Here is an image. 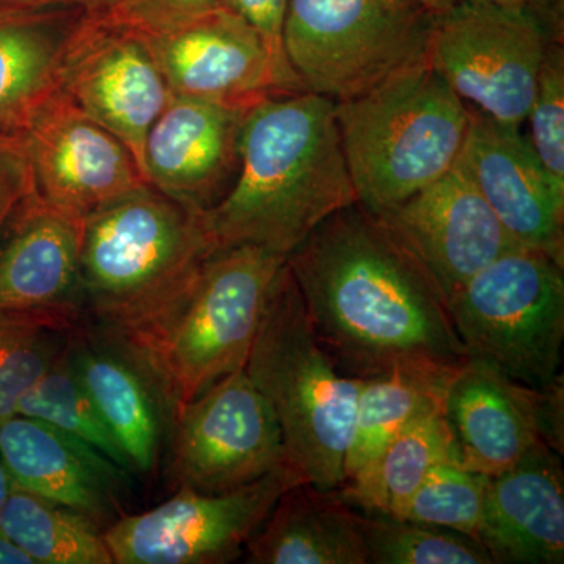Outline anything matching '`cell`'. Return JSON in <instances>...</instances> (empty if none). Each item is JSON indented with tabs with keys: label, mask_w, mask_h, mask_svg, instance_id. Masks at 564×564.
<instances>
[{
	"label": "cell",
	"mask_w": 564,
	"mask_h": 564,
	"mask_svg": "<svg viewBox=\"0 0 564 564\" xmlns=\"http://www.w3.org/2000/svg\"><path fill=\"white\" fill-rule=\"evenodd\" d=\"M285 263L340 373L452 372L469 358L443 293L361 204L329 215Z\"/></svg>",
	"instance_id": "cell-1"
},
{
	"label": "cell",
	"mask_w": 564,
	"mask_h": 564,
	"mask_svg": "<svg viewBox=\"0 0 564 564\" xmlns=\"http://www.w3.org/2000/svg\"><path fill=\"white\" fill-rule=\"evenodd\" d=\"M355 203L336 102L284 93L248 111L239 172L202 223L214 251L252 245L288 258L329 215Z\"/></svg>",
	"instance_id": "cell-2"
},
{
	"label": "cell",
	"mask_w": 564,
	"mask_h": 564,
	"mask_svg": "<svg viewBox=\"0 0 564 564\" xmlns=\"http://www.w3.org/2000/svg\"><path fill=\"white\" fill-rule=\"evenodd\" d=\"M285 261L252 245L212 252L154 314L107 333L151 378L170 422L210 386L245 369Z\"/></svg>",
	"instance_id": "cell-3"
},
{
	"label": "cell",
	"mask_w": 564,
	"mask_h": 564,
	"mask_svg": "<svg viewBox=\"0 0 564 564\" xmlns=\"http://www.w3.org/2000/svg\"><path fill=\"white\" fill-rule=\"evenodd\" d=\"M245 370L276 415L289 464L306 484L339 489L362 380L340 373L323 350L288 263Z\"/></svg>",
	"instance_id": "cell-4"
},
{
	"label": "cell",
	"mask_w": 564,
	"mask_h": 564,
	"mask_svg": "<svg viewBox=\"0 0 564 564\" xmlns=\"http://www.w3.org/2000/svg\"><path fill=\"white\" fill-rule=\"evenodd\" d=\"M336 110L358 203L373 215L451 172L470 124L467 104L426 61Z\"/></svg>",
	"instance_id": "cell-5"
},
{
	"label": "cell",
	"mask_w": 564,
	"mask_h": 564,
	"mask_svg": "<svg viewBox=\"0 0 564 564\" xmlns=\"http://www.w3.org/2000/svg\"><path fill=\"white\" fill-rule=\"evenodd\" d=\"M212 252L202 214L143 185L85 215L80 310L102 332H126L180 292Z\"/></svg>",
	"instance_id": "cell-6"
},
{
	"label": "cell",
	"mask_w": 564,
	"mask_h": 564,
	"mask_svg": "<svg viewBox=\"0 0 564 564\" xmlns=\"http://www.w3.org/2000/svg\"><path fill=\"white\" fill-rule=\"evenodd\" d=\"M434 14L421 0H289L285 58L304 90L348 101L426 61Z\"/></svg>",
	"instance_id": "cell-7"
},
{
	"label": "cell",
	"mask_w": 564,
	"mask_h": 564,
	"mask_svg": "<svg viewBox=\"0 0 564 564\" xmlns=\"http://www.w3.org/2000/svg\"><path fill=\"white\" fill-rule=\"evenodd\" d=\"M469 358L540 388L558 377L564 340V265L516 248L486 265L447 300Z\"/></svg>",
	"instance_id": "cell-8"
},
{
	"label": "cell",
	"mask_w": 564,
	"mask_h": 564,
	"mask_svg": "<svg viewBox=\"0 0 564 564\" xmlns=\"http://www.w3.org/2000/svg\"><path fill=\"white\" fill-rule=\"evenodd\" d=\"M554 39L525 11L458 2L434 14L426 62L464 104L521 128Z\"/></svg>",
	"instance_id": "cell-9"
},
{
	"label": "cell",
	"mask_w": 564,
	"mask_h": 564,
	"mask_svg": "<svg viewBox=\"0 0 564 564\" xmlns=\"http://www.w3.org/2000/svg\"><path fill=\"white\" fill-rule=\"evenodd\" d=\"M306 484L288 464L232 491L181 486L165 503L115 519L104 540L117 564H221L242 555L281 494Z\"/></svg>",
	"instance_id": "cell-10"
},
{
	"label": "cell",
	"mask_w": 564,
	"mask_h": 564,
	"mask_svg": "<svg viewBox=\"0 0 564 564\" xmlns=\"http://www.w3.org/2000/svg\"><path fill=\"white\" fill-rule=\"evenodd\" d=\"M57 88L115 133L141 170L148 132L173 98L143 32L106 10L84 11L63 47Z\"/></svg>",
	"instance_id": "cell-11"
},
{
	"label": "cell",
	"mask_w": 564,
	"mask_h": 564,
	"mask_svg": "<svg viewBox=\"0 0 564 564\" xmlns=\"http://www.w3.org/2000/svg\"><path fill=\"white\" fill-rule=\"evenodd\" d=\"M443 410L456 459L466 469L496 477L540 444L563 456L562 373L534 388L480 359L467 358L448 378Z\"/></svg>",
	"instance_id": "cell-12"
},
{
	"label": "cell",
	"mask_w": 564,
	"mask_h": 564,
	"mask_svg": "<svg viewBox=\"0 0 564 564\" xmlns=\"http://www.w3.org/2000/svg\"><path fill=\"white\" fill-rule=\"evenodd\" d=\"M173 425L174 477L193 491H232L289 464L276 415L245 369L210 386Z\"/></svg>",
	"instance_id": "cell-13"
},
{
	"label": "cell",
	"mask_w": 564,
	"mask_h": 564,
	"mask_svg": "<svg viewBox=\"0 0 564 564\" xmlns=\"http://www.w3.org/2000/svg\"><path fill=\"white\" fill-rule=\"evenodd\" d=\"M11 133L28 159L33 188L65 209L87 215L147 185L131 150L58 88Z\"/></svg>",
	"instance_id": "cell-14"
},
{
	"label": "cell",
	"mask_w": 564,
	"mask_h": 564,
	"mask_svg": "<svg viewBox=\"0 0 564 564\" xmlns=\"http://www.w3.org/2000/svg\"><path fill=\"white\" fill-rule=\"evenodd\" d=\"M143 33L174 96L250 110L272 96L306 91L282 73L262 36L226 7Z\"/></svg>",
	"instance_id": "cell-15"
},
{
	"label": "cell",
	"mask_w": 564,
	"mask_h": 564,
	"mask_svg": "<svg viewBox=\"0 0 564 564\" xmlns=\"http://www.w3.org/2000/svg\"><path fill=\"white\" fill-rule=\"evenodd\" d=\"M375 217L432 278L445 303L505 252L524 248L505 231L458 163L406 202Z\"/></svg>",
	"instance_id": "cell-16"
},
{
	"label": "cell",
	"mask_w": 564,
	"mask_h": 564,
	"mask_svg": "<svg viewBox=\"0 0 564 564\" xmlns=\"http://www.w3.org/2000/svg\"><path fill=\"white\" fill-rule=\"evenodd\" d=\"M469 110V132L456 163L516 243L564 265V188L545 173L519 126Z\"/></svg>",
	"instance_id": "cell-17"
},
{
	"label": "cell",
	"mask_w": 564,
	"mask_h": 564,
	"mask_svg": "<svg viewBox=\"0 0 564 564\" xmlns=\"http://www.w3.org/2000/svg\"><path fill=\"white\" fill-rule=\"evenodd\" d=\"M250 110L173 95L144 140L147 184L195 214L214 207L239 172Z\"/></svg>",
	"instance_id": "cell-18"
},
{
	"label": "cell",
	"mask_w": 564,
	"mask_h": 564,
	"mask_svg": "<svg viewBox=\"0 0 564 564\" xmlns=\"http://www.w3.org/2000/svg\"><path fill=\"white\" fill-rule=\"evenodd\" d=\"M85 215L31 188L0 225V311L82 314L79 254Z\"/></svg>",
	"instance_id": "cell-19"
},
{
	"label": "cell",
	"mask_w": 564,
	"mask_h": 564,
	"mask_svg": "<svg viewBox=\"0 0 564 564\" xmlns=\"http://www.w3.org/2000/svg\"><path fill=\"white\" fill-rule=\"evenodd\" d=\"M0 458L13 488L87 514L101 527L117 516L131 481V474L98 448L28 415L0 423Z\"/></svg>",
	"instance_id": "cell-20"
},
{
	"label": "cell",
	"mask_w": 564,
	"mask_h": 564,
	"mask_svg": "<svg viewBox=\"0 0 564 564\" xmlns=\"http://www.w3.org/2000/svg\"><path fill=\"white\" fill-rule=\"evenodd\" d=\"M477 540L494 563L562 564V455L540 444L511 469L489 478Z\"/></svg>",
	"instance_id": "cell-21"
},
{
	"label": "cell",
	"mask_w": 564,
	"mask_h": 564,
	"mask_svg": "<svg viewBox=\"0 0 564 564\" xmlns=\"http://www.w3.org/2000/svg\"><path fill=\"white\" fill-rule=\"evenodd\" d=\"M68 352L82 383L131 463L132 474L154 473L170 415L151 378L118 340L99 328L77 326L70 334Z\"/></svg>",
	"instance_id": "cell-22"
},
{
	"label": "cell",
	"mask_w": 564,
	"mask_h": 564,
	"mask_svg": "<svg viewBox=\"0 0 564 564\" xmlns=\"http://www.w3.org/2000/svg\"><path fill=\"white\" fill-rule=\"evenodd\" d=\"M250 564H369L361 511L339 489L311 484L281 494L248 544Z\"/></svg>",
	"instance_id": "cell-23"
},
{
	"label": "cell",
	"mask_w": 564,
	"mask_h": 564,
	"mask_svg": "<svg viewBox=\"0 0 564 564\" xmlns=\"http://www.w3.org/2000/svg\"><path fill=\"white\" fill-rule=\"evenodd\" d=\"M452 372L400 369L364 378L350 444L345 456V499L369 513L373 510L378 467L395 434L429 404L443 399Z\"/></svg>",
	"instance_id": "cell-24"
},
{
	"label": "cell",
	"mask_w": 564,
	"mask_h": 564,
	"mask_svg": "<svg viewBox=\"0 0 564 564\" xmlns=\"http://www.w3.org/2000/svg\"><path fill=\"white\" fill-rule=\"evenodd\" d=\"M57 9L29 10L0 3V135L57 88L58 66L70 28Z\"/></svg>",
	"instance_id": "cell-25"
},
{
	"label": "cell",
	"mask_w": 564,
	"mask_h": 564,
	"mask_svg": "<svg viewBox=\"0 0 564 564\" xmlns=\"http://www.w3.org/2000/svg\"><path fill=\"white\" fill-rule=\"evenodd\" d=\"M0 532L36 564H113L98 522L22 489L11 488Z\"/></svg>",
	"instance_id": "cell-26"
},
{
	"label": "cell",
	"mask_w": 564,
	"mask_h": 564,
	"mask_svg": "<svg viewBox=\"0 0 564 564\" xmlns=\"http://www.w3.org/2000/svg\"><path fill=\"white\" fill-rule=\"evenodd\" d=\"M80 325L74 311H0V423L51 369Z\"/></svg>",
	"instance_id": "cell-27"
},
{
	"label": "cell",
	"mask_w": 564,
	"mask_h": 564,
	"mask_svg": "<svg viewBox=\"0 0 564 564\" xmlns=\"http://www.w3.org/2000/svg\"><path fill=\"white\" fill-rule=\"evenodd\" d=\"M455 462L456 451L443 399L414 415L393 437L378 467L373 510L402 518L411 497L437 464Z\"/></svg>",
	"instance_id": "cell-28"
},
{
	"label": "cell",
	"mask_w": 564,
	"mask_h": 564,
	"mask_svg": "<svg viewBox=\"0 0 564 564\" xmlns=\"http://www.w3.org/2000/svg\"><path fill=\"white\" fill-rule=\"evenodd\" d=\"M17 414L39 419L84 441L132 474L131 463L104 421L95 400L74 369L68 347L50 370L25 392Z\"/></svg>",
	"instance_id": "cell-29"
},
{
	"label": "cell",
	"mask_w": 564,
	"mask_h": 564,
	"mask_svg": "<svg viewBox=\"0 0 564 564\" xmlns=\"http://www.w3.org/2000/svg\"><path fill=\"white\" fill-rule=\"evenodd\" d=\"M361 530L370 563L494 564L484 544L443 527L361 511Z\"/></svg>",
	"instance_id": "cell-30"
},
{
	"label": "cell",
	"mask_w": 564,
	"mask_h": 564,
	"mask_svg": "<svg viewBox=\"0 0 564 564\" xmlns=\"http://www.w3.org/2000/svg\"><path fill=\"white\" fill-rule=\"evenodd\" d=\"M489 478L455 462L437 464L415 489L402 518L477 540Z\"/></svg>",
	"instance_id": "cell-31"
},
{
	"label": "cell",
	"mask_w": 564,
	"mask_h": 564,
	"mask_svg": "<svg viewBox=\"0 0 564 564\" xmlns=\"http://www.w3.org/2000/svg\"><path fill=\"white\" fill-rule=\"evenodd\" d=\"M527 121V137L538 161L564 188V50L563 40L554 39L545 50L536 91Z\"/></svg>",
	"instance_id": "cell-32"
},
{
	"label": "cell",
	"mask_w": 564,
	"mask_h": 564,
	"mask_svg": "<svg viewBox=\"0 0 564 564\" xmlns=\"http://www.w3.org/2000/svg\"><path fill=\"white\" fill-rule=\"evenodd\" d=\"M223 0H110L101 10L141 32H155L221 7Z\"/></svg>",
	"instance_id": "cell-33"
},
{
	"label": "cell",
	"mask_w": 564,
	"mask_h": 564,
	"mask_svg": "<svg viewBox=\"0 0 564 564\" xmlns=\"http://www.w3.org/2000/svg\"><path fill=\"white\" fill-rule=\"evenodd\" d=\"M288 6L289 0H223L221 2V7L239 14L262 36L263 43L269 47L270 54L282 73L300 84L299 77L285 58L284 44H282V29H284Z\"/></svg>",
	"instance_id": "cell-34"
},
{
	"label": "cell",
	"mask_w": 564,
	"mask_h": 564,
	"mask_svg": "<svg viewBox=\"0 0 564 564\" xmlns=\"http://www.w3.org/2000/svg\"><path fill=\"white\" fill-rule=\"evenodd\" d=\"M33 187L31 169L14 133L0 135V225Z\"/></svg>",
	"instance_id": "cell-35"
},
{
	"label": "cell",
	"mask_w": 564,
	"mask_h": 564,
	"mask_svg": "<svg viewBox=\"0 0 564 564\" xmlns=\"http://www.w3.org/2000/svg\"><path fill=\"white\" fill-rule=\"evenodd\" d=\"M451 2L454 6L458 2H470L500 7L505 10L525 11V13L533 14L543 22L545 28L555 36L563 39V20L556 17L552 7L549 6V0H451Z\"/></svg>",
	"instance_id": "cell-36"
},
{
	"label": "cell",
	"mask_w": 564,
	"mask_h": 564,
	"mask_svg": "<svg viewBox=\"0 0 564 564\" xmlns=\"http://www.w3.org/2000/svg\"><path fill=\"white\" fill-rule=\"evenodd\" d=\"M110 0H0L2 6L17 7V9L51 10L62 7H77L82 11L101 10Z\"/></svg>",
	"instance_id": "cell-37"
},
{
	"label": "cell",
	"mask_w": 564,
	"mask_h": 564,
	"mask_svg": "<svg viewBox=\"0 0 564 564\" xmlns=\"http://www.w3.org/2000/svg\"><path fill=\"white\" fill-rule=\"evenodd\" d=\"M0 564H36L28 552L0 532Z\"/></svg>",
	"instance_id": "cell-38"
},
{
	"label": "cell",
	"mask_w": 564,
	"mask_h": 564,
	"mask_svg": "<svg viewBox=\"0 0 564 564\" xmlns=\"http://www.w3.org/2000/svg\"><path fill=\"white\" fill-rule=\"evenodd\" d=\"M11 488H13V486H11L9 473H7L2 458H0V513H2L3 505H6L7 499H9Z\"/></svg>",
	"instance_id": "cell-39"
},
{
	"label": "cell",
	"mask_w": 564,
	"mask_h": 564,
	"mask_svg": "<svg viewBox=\"0 0 564 564\" xmlns=\"http://www.w3.org/2000/svg\"><path fill=\"white\" fill-rule=\"evenodd\" d=\"M426 9L434 11V13H441V11L451 9L454 3L451 0H421Z\"/></svg>",
	"instance_id": "cell-40"
},
{
	"label": "cell",
	"mask_w": 564,
	"mask_h": 564,
	"mask_svg": "<svg viewBox=\"0 0 564 564\" xmlns=\"http://www.w3.org/2000/svg\"><path fill=\"white\" fill-rule=\"evenodd\" d=\"M549 6L552 7V10H554L556 17H558L560 20H563L564 0H549Z\"/></svg>",
	"instance_id": "cell-41"
}]
</instances>
